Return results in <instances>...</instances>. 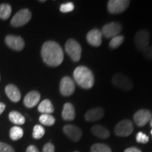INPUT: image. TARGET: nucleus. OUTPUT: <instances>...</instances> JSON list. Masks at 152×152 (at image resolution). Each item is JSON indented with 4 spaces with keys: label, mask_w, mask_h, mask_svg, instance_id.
<instances>
[{
    "label": "nucleus",
    "mask_w": 152,
    "mask_h": 152,
    "mask_svg": "<svg viewBox=\"0 0 152 152\" xmlns=\"http://www.w3.org/2000/svg\"><path fill=\"white\" fill-rule=\"evenodd\" d=\"M31 17L32 14L29 9H23L14 15L11 20V25L14 27H20L28 23Z\"/></svg>",
    "instance_id": "20e7f679"
},
{
    "label": "nucleus",
    "mask_w": 152,
    "mask_h": 152,
    "mask_svg": "<svg viewBox=\"0 0 152 152\" xmlns=\"http://www.w3.org/2000/svg\"><path fill=\"white\" fill-rule=\"evenodd\" d=\"M124 152H142V151L141 150L137 149V148L136 147H130L125 149Z\"/></svg>",
    "instance_id": "72a5a7b5"
},
{
    "label": "nucleus",
    "mask_w": 152,
    "mask_h": 152,
    "mask_svg": "<svg viewBox=\"0 0 152 152\" xmlns=\"http://www.w3.org/2000/svg\"><path fill=\"white\" fill-rule=\"evenodd\" d=\"M0 152H15L14 148L9 144L0 142Z\"/></svg>",
    "instance_id": "c756f323"
},
{
    "label": "nucleus",
    "mask_w": 152,
    "mask_h": 152,
    "mask_svg": "<svg viewBox=\"0 0 152 152\" xmlns=\"http://www.w3.org/2000/svg\"><path fill=\"white\" fill-rule=\"evenodd\" d=\"M5 92L11 102H18L21 98L20 90L14 85H8L5 87Z\"/></svg>",
    "instance_id": "f3484780"
},
{
    "label": "nucleus",
    "mask_w": 152,
    "mask_h": 152,
    "mask_svg": "<svg viewBox=\"0 0 152 152\" xmlns=\"http://www.w3.org/2000/svg\"><path fill=\"white\" fill-rule=\"evenodd\" d=\"M136 140L139 143L142 144H146L149 142V137L146 135L145 134L142 132H140L137 133L136 136Z\"/></svg>",
    "instance_id": "c85d7f7f"
},
{
    "label": "nucleus",
    "mask_w": 152,
    "mask_h": 152,
    "mask_svg": "<svg viewBox=\"0 0 152 152\" xmlns=\"http://www.w3.org/2000/svg\"><path fill=\"white\" fill-rule=\"evenodd\" d=\"M5 42L9 47L16 51H21L25 47L23 39L20 36L7 35L5 38Z\"/></svg>",
    "instance_id": "f8f14e48"
},
{
    "label": "nucleus",
    "mask_w": 152,
    "mask_h": 152,
    "mask_svg": "<svg viewBox=\"0 0 152 152\" xmlns=\"http://www.w3.org/2000/svg\"><path fill=\"white\" fill-rule=\"evenodd\" d=\"M75 90V85L73 80L69 76H65L60 82V92L66 96H71Z\"/></svg>",
    "instance_id": "9d476101"
},
{
    "label": "nucleus",
    "mask_w": 152,
    "mask_h": 152,
    "mask_svg": "<svg viewBox=\"0 0 152 152\" xmlns=\"http://www.w3.org/2000/svg\"><path fill=\"white\" fill-rule=\"evenodd\" d=\"M150 40V34L147 30H140L134 36V45L139 50H144L148 47Z\"/></svg>",
    "instance_id": "0eeeda50"
},
{
    "label": "nucleus",
    "mask_w": 152,
    "mask_h": 152,
    "mask_svg": "<svg viewBox=\"0 0 152 152\" xmlns=\"http://www.w3.org/2000/svg\"><path fill=\"white\" fill-rule=\"evenodd\" d=\"M40 100V94L37 91H31L25 96L23 103L28 108H33L39 103Z\"/></svg>",
    "instance_id": "2eb2a0df"
},
{
    "label": "nucleus",
    "mask_w": 152,
    "mask_h": 152,
    "mask_svg": "<svg viewBox=\"0 0 152 152\" xmlns=\"http://www.w3.org/2000/svg\"><path fill=\"white\" fill-rule=\"evenodd\" d=\"M61 115L63 119L67 121H71L75 119V111L73 104L71 103H66L64 104Z\"/></svg>",
    "instance_id": "a211bd4d"
},
{
    "label": "nucleus",
    "mask_w": 152,
    "mask_h": 152,
    "mask_svg": "<svg viewBox=\"0 0 152 152\" xmlns=\"http://www.w3.org/2000/svg\"><path fill=\"white\" fill-rule=\"evenodd\" d=\"M91 152H112L109 146L105 144L97 143L93 144L91 147Z\"/></svg>",
    "instance_id": "393cba45"
},
{
    "label": "nucleus",
    "mask_w": 152,
    "mask_h": 152,
    "mask_svg": "<svg viewBox=\"0 0 152 152\" xmlns=\"http://www.w3.org/2000/svg\"><path fill=\"white\" fill-rule=\"evenodd\" d=\"M152 118L151 112L147 109H140L134 113V121L139 127L145 125Z\"/></svg>",
    "instance_id": "9b49d317"
},
{
    "label": "nucleus",
    "mask_w": 152,
    "mask_h": 152,
    "mask_svg": "<svg viewBox=\"0 0 152 152\" xmlns=\"http://www.w3.org/2000/svg\"><path fill=\"white\" fill-rule=\"evenodd\" d=\"M150 125H151V126L152 127V118L151 119V121H150Z\"/></svg>",
    "instance_id": "c9c22d12"
},
{
    "label": "nucleus",
    "mask_w": 152,
    "mask_h": 152,
    "mask_svg": "<svg viewBox=\"0 0 152 152\" xmlns=\"http://www.w3.org/2000/svg\"><path fill=\"white\" fill-rule=\"evenodd\" d=\"M42 152H55L54 146L52 143H47L44 146Z\"/></svg>",
    "instance_id": "2f4dec72"
},
{
    "label": "nucleus",
    "mask_w": 152,
    "mask_h": 152,
    "mask_svg": "<svg viewBox=\"0 0 152 152\" xmlns=\"http://www.w3.org/2000/svg\"><path fill=\"white\" fill-rule=\"evenodd\" d=\"M63 130L68 137L73 142H77L82 137V131L78 127L73 125H66Z\"/></svg>",
    "instance_id": "ddd939ff"
},
{
    "label": "nucleus",
    "mask_w": 152,
    "mask_h": 152,
    "mask_svg": "<svg viewBox=\"0 0 152 152\" xmlns=\"http://www.w3.org/2000/svg\"><path fill=\"white\" fill-rule=\"evenodd\" d=\"M122 25L118 22H111L104 25L102 28V33L106 38H113L119 35L122 31Z\"/></svg>",
    "instance_id": "6e6552de"
},
{
    "label": "nucleus",
    "mask_w": 152,
    "mask_h": 152,
    "mask_svg": "<svg viewBox=\"0 0 152 152\" xmlns=\"http://www.w3.org/2000/svg\"><path fill=\"white\" fill-rule=\"evenodd\" d=\"M6 109V105L2 102H0V115L3 113Z\"/></svg>",
    "instance_id": "f704fd0d"
},
{
    "label": "nucleus",
    "mask_w": 152,
    "mask_h": 152,
    "mask_svg": "<svg viewBox=\"0 0 152 152\" xmlns=\"http://www.w3.org/2000/svg\"><path fill=\"white\" fill-rule=\"evenodd\" d=\"M124 36L123 35H117L113 37L109 42V47L111 49H116L122 45L124 42Z\"/></svg>",
    "instance_id": "a878e982"
},
{
    "label": "nucleus",
    "mask_w": 152,
    "mask_h": 152,
    "mask_svg": "<svg viewBox=\"0 0 152 152\" xmlns=\"http://www.w3.org/2000/svg\"><path fill=\"white\" fill-rule=\"evenodd\" d=\"M144 56L148 59L152 60V45L150 47H148L143 51Z\"/></svg>",
    "instance_id": "7c9ffc66"
},
{
    "label": "nucleus",
    "mask_w": 152,
    "mask_h": 152,
    "mask_svg": "<svg viewBox=\"0 0 152 152\" xmlns=\"http://www.w3.org/2000/svg\"><path fill=\"white\" fill-rule=\"evenodd\" d=\"M26 152H39L38 151L37 148L35 147V146L30 145L27 148V150H26Z\"/></svg>",
    "instance_id": "473e14b6"
},
{
    "label": "nucleus",
    "mask_w": 152,
    "mask_h": 152,
    "mask_svg": "<svg viewBox=\"0 0 152 152\" xmlns=\"http://www.w3.org/2000/svg\"><path fill=\"white\" fill-rule=\"evenodd\" d=\"M151 134H152V130H151Z\"/></svg>",
    "instance_id": "4c0bfd02"
},
{
    "label": "nucleus",
    "mask_w": 152,
    "mask_h": 152,
    "mask_svg": "<svg viewBox=\"0 0 152 152\" xmlns=\"http://www.w3.org/2000/svg\"><path fill=\"white\" fill-rule=\"evenodd\" d=\"M39 120L42 124L47 126H52L55 123L54 117L51 114H42Z\"/></svg>",
    "instance_id": "b1692460"
},
{
    "label": "nucleus",
    "mask_w": 152,
    "mask_h": 152,
    "mask_svg": "<svg viewBox=\"0 0 152 152\" xmlns=\"http://www.w3.org/2000/svg\"><path fill=\"white\" fill-rule=\"evenodd\" d=\"M104 115V111L102 108L97 107L90 109L85 113V118L90 122H94L102 118Z\"/></svg>",
    "instance_id": "dca6fc26"
},
{
    "label": "nucleus",
    "mask_w": 152,
    "mask_h": 152,
    "mask_svg": "<svg viewBox=\"0 0 152 152\" xmlns=\"http://www.w3.org/2000/svg\"><path fill=\"white\" fill-rule=\"evenodd\" d=\"M11 7L8 4H0V18L2 20H7L11 16Z\"/></svg>",
    "instance_id": "4be33fe9"
},
{
    "label": "nucleus",
    "mask_w": 152,
    "mask_h": 152,
    "mask_svg": "<svg viewBox=\"0 0 152 152\" xmlns=\"http://www.w3.org/2000/svg\"><path fill=\"white\" fill-rule=\"evenodd\" d=\"M65 49L71 59L75 62H77L80 59L82 48L80 45L73 39H69L66 42Z\"/></svg>",
    "instance_id": "7ed1b4c3"
},
{
    "label": "nucleus",
    "mask_w": 152,
    "mask_h": 152,
    "mask_svg": "<svg viewBox=\"0 0 152 152\" xmlns=\"http://www.w3.org/2000/svg\"><path fill=\"white\" fill-rule=\"evenodd\" d=\"M75 81L83 89H90L94 84V77L90 69L84 66L77 67L73 72Z\"/></svg>",
    "instance_id": "f03ea898"
},
{
    "label": "nucleus",
    "mask_w": 152,
    "mask_h": 152,
    "mask_svg": "<svg viewBox=\"0 0 152 152\" xmlns=\"http://www.w3.org/2000/svg\"><path fill=\"white\" fill-rule=\"evenodd\" d=\"M41 55L44 62L49 66H58L64 60V52L58 43L47 41L42 47Z\"/></svg>",
    "instance_id": "f257e3e1"
},
{
    "label": "nucleus",
    "mask_w": 152,
    "mask_h": 152,
    "mask_svg": "<svg viewBox=\"0 0 152 152\" xmlns=\"http://www.w3.org/2000/svg\"><path fill=\"white\" fill-rule=\"evenodd\" d=\"M92 134L102 139H106L110 136V132L105 127L100 125H94L91 129Z\"/></svg>",
    "instance_id": "6ab92c4d"
},
{
    "label": "nucleus",
    "mask_w": 152,
    "mask_h": 152,
    "mask_svg": "<svg viewBox=\"0 0 152 152\" xmlns=\"http://www.w3.org/2000/svg\"><path fill=\"white\" fill-rule=\"evenodd\" d=\"M133 131V124L130 120H123L115 127V132L118 136L127 137L131 134Z\"/></svg>",
    "instance_id": "1a4fd4ad"
},
{
    "label": "nucleus",
    "mask_w": 152,
    "mask_h": 152,
    "mask_svg": "<svg viewBox=\"0 0 152 152\" xmlns=\"http://www.w3.org/2000/svg\"><path fill=\"white\" fill-rule=\"evenodd\" d=\"M75 6L73 2H66L60 6V11L62 13H68L73 11Z\"/></svg>",
    "instance_id": "cd10ccee"
},
{
    "label": "nucleus",
    "mask_w": 152,
    "mask_h": 152,
    "mask_svg": "<svg viewBox=\"0 0 152 152\" xmlns=\"http://www.w3.org/2000/svg\"><path fill=\"white\" fill-rule=\"evenodd\" d=\"M38 111L42 114H51L54 111V108L50 100L45 99L38 106Z\"/></svg>",
    "instance_id": "aec40b11"
},
{
    "label": "nucleus",
    "mask_w": 152,
    "mask_h": 152,
    "mask_svg": "<svg viewBox=\"0 0 152 152\" xmlns=\"http://www.w3.org/2000/svg\"><path fill=\"white\" fill-rule=\"evenodd\" d=\"M23 136V130L21 128L18 126H14L10 130V137L12 140H18Z\"/></svg>",
    "instance_id": "5701e85b"
},
{
    "label": "nucleus",
    "mask_w": 152,
    "mask_h": 152,
    "mask_svg": "<svg viewBox=\"0 0 152 152\" xmlns=\"http://www.w3.org/2000/svg\"><path fill=\"white\" fill-rule=\"evenodd\" d=\"M73 152H79V151H73Z\"/></svg>",
    "instance_id": "e433bc0d"
},
{
    "label": "nucleus",
    "mask_w": 152,
    "mask_h": 152,
    "mask_svg": "<svg viewBox=\"0 0 152 152\" xmlns=\"http://www.w3.org/2000/svg\"><path fill=\"white\" fill-rule=\"evenodd\" d=\"M112 83L118 88L123 90H130L133 87L132 82L128 76L122 73L115 74L112 77Z\"/></svg>",
    "instance_id": "423d86ee"
},
{
    "label": "nucleus",
    "mask_w": 152,
    "mask_h": 152,
    "mask_svg": "<svg viewBox=\"0 0 152 152\" xmlns=\"http://www.w3.org/2000/svg\"><path fill=\"white\" fill-rule=\"evenodd\" d=\"M45 133V129L42 125H36L33 128V137L35 139H41L44 136Z\"/></svg>",
    "instance_id": "bb28decb"
},
{
    "label": "nucleus",
    "mask_w": 152,
    "mask_h": 152,
    "mask_svg": "<svg viewBox=\"0 0 152 152\" xmlns=\"http://www.w3.org/2000/svg\"><path fill=\"white\" fill-rule=\"evenodd\" d=\"M128 0H110L108 2L107 8L112 14H118L124 12L130 5Z\"/></svg>",
    "instance_id": "39448f33"
},
{
    "label": "nucleus",
    "mask_w": 152,
    "mask_h": 152,
    "mask_svg": "<svg viewBox=\"0 0 152 152\" xmlns=\"http://www.w3.org/2000/svg\"><path fill=\"white\" fill-rule=\"evenodd\" d=\"M9 118L11 122L16 125H23L25 122H26V119H25V117L21 113L15 111L10 112V113L9 115Z\"/></svg>",
    "instance_id": "412c9836"
},
{
    "label": "nucleus",
    "mask_w": 152,
    "mask_h": 152,
    "mask_svg": "<svg viewBox=\"0 0 152 152\" xmlns=\"http://www.w3.org/2000/svg\"><path fill=\"white\" fill-rule=\"evenodd\" d=\"M87 40L93 47H99L102 42V33L98 29H92L87 35Z\"/></svg>",
    "instance_id": "4468645a"
}]
</instances>
